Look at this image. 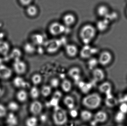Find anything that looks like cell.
Returning <instances> with one entry per match:
<instances>
[{
  "label": "cell",
  "instance_id": "obj_42",
  "mask_svg": "<svg viewBox=\"0 0 127 126\" xmlns=\"http://www.w3.org/2000/svg\"><path fill=\"white\" fill-rule=\"evenodd\" d=\"M33 0H18L21 5L24 6H28L31 4Z\"/></svg>",
  "mask_w": 127,
  "mask_h": 126
},
{
  "label": "cell",
  "instance_id": "obj_31",
  "mask_svg": "<svg viewBox=\"0 0 127 126\" xmlns=\"http://www.w3.org/2000/svg\"><path fill=\"white\" fill-rule=\"evenodd\" d=\"M25 124L26 126H37L38 118L35 116L29 117L26 119Z\"/></svg>",
  "mask_w": 127,
  "mask_h": 126
},
{
  "label": "cell",
  "instance_id": "obj_10",
  "mask_svg": "<svg viewBox=\"0 0 127 126\" xmlns=\"http://www.w3.org/2000/svg\"><path fill=\"white\" fill-rule=\"evenodd\" d=\"M95 49L89 46V44H86L84 46L80 52V55L82 58L84 59H89L92 57L95 51Z\"/></svg>",
  "mask_w": 127,
  "mask_h": 126
},
{
  "label": "cell",
  "instance_id": "obj_25",
  "mask_svg": "<svg viewBox=\"0 0 127 126\" xmlns=\"http://www.w3.org/2000/svg\"><path fill=\"white\" fill-rule=\"evenodd\" d=\"M36 46L30 42L25 43L24 46V50L25 52L28 54H32L36 51Z\"/></svg>",
  "mask_w": 127,
  "mask_h": 126
},
{
  "label": "cell",
  "instance_id": "obj_17",
  "mask_svg": "<svg viewBox=\"0 0 127 126\" xmlns=\"http://www.w3.org/2000/svg\"><path fill=\"white\" fill-rule=\"evenodd\" d=\"M111 10L109 7L105 4H101L98 6L96 10V12L101 18H106Z\"/></svg>",
  "mask_w": 127,
  "mask_h": 126
},
{
  "label": "cell",
  "instance_id": "obj_7",
  "mask_svg": "<svg viewBox=\"0 0 127 126\" xmlns=\"http://www.w3.org/2000/svg\"><path fill=\"white\" fill-rule=\"evenodd\" d=\"M13 68L16 74L21 75L26 72L27 70V66L24 61L20 59L14 61Z\"/></svg>",
  "mask_w": 127,
  "mask_h": 126
},
{
  "label": "cell",
  "instance_id": "obj_38",
  "mask_svg": "<svg viewBox=\"0 0 127 126\" xmlns=\"http://www.w3.org/2000/svg\"><path fill=\"white\" fill-rule=\"evenodd\" d=\"M8 108L12 111H16L19 109V106L15 101H11L8 104Z\"/></svg>",
  "mask_w": 127,
  "mask_h": 126
},
{
  "label": "cell",
  "instance_id": "obj_32",
  "mask_svg": "<svg viewBox=\"0 0 127 126\" xmlns=\"http://www.w3.org/2000/svg\"><path fill=\"white\" fill-rule=\"evenodd\" d=\"M98 64L99 63L97 58L92 57L89 58L87 65L89 69L91 70H93L95 68H97Z\"/></svg>",
  "mask_w": 127,
  "mask_h": 126
},
{
  "label": "cell",
  "instance_id": "obj_28",
  "mask_svg": "<svg viewBox=\"0 0 127 126\" xmlns=\"http://www.w3.org/2000/svg\"><path fill=\"white\" fill-rule=\"evenodd\" d=\"M28 97L27 92L24 90H19L16 94L17 100L21 102H25L27 100Z\"/></svg>",
  "mask_w": 127,
  "mask_h": 126
},
{
  "label": "cell",
  "instance_id": "obj_36",
  "mask_svg": "<svg viewBox=\"0 0 127 126\" xmlns=\"http://www.w3.org/2000/svg\"><path fill=\"white\" fill-rule=\"evenodd\" d=\"M119 18V14L116 11H110L108 16L106 17L107 19L110 22H113L118 20Z\"/></svg>",
  "mask_w": 127,
  "mask_h": 126
},
{
  "label": "cell",
  "instance_id": "obj_1",
  "mask_svg": "<svg viewBox=\"0 0 127 126\" xmlns=\"http://www.w3.org/2000/svg\"><path fill=\"white\" fill-rule=\"evenodd\" d=\"M97 31L95 26L91 24H85L81 27L79 33L81 41L85 45L89 44L96 37Z\"/></svg>",
  "mask_w": 127,
  "mask_h": 126
},
{
  "label": "cell",
  "instance_id": "obj_48",
  "mask_svg": "<svg viewBox=\"0 0 127 126\" xmlns=\"http://www.w3.org/2000/svg\"><path fill=\"white\" fill-rule=\"evenodd\" d=\"M0 41H1V40L0 38Z\"/></svg>",
  "mask_w": 127,
  "mask_h": 126
},
{
  "label": "cell",
  "instance_id": "obj_8",
  "mask_svg": "<svg viewBox=\"0 0 127 126\" xmlns=\"http://www.w3.org/2000/svg\"><path fill=\"white\" fill-rule=\"evenodd\" d=\"M42 109L43 106L42 104L38 101H34L30 105V112L33 116H36L40 115L42 111Z\"/></svg>",
  "mask_w": 127,
  "mask_h": 126
},
{
  "label": "cell",
  "instance_id": "obj_14",
  "mask_svg": "<svg viewBox=\"0 0 127 126\" xmlns=\"http://www.w3.org/2000/svg\"><path fill=\"white\" fill-rule=\"evenodd\" d=\"M65 51L68 57L74 58L76 57L78 53V48L73 44H67L65 47Z\"/></svg>",
  "mask_w": 127,
  "mask_h": 126
},
{
  "label": "cell",
  "instance_id": "obj_4",
  "mask_svg": "<svg viewBox=\"0 0 127 126\" xmlns=\"http://www.w3.org/2000/svg\"><path fill=\"white\" fill-rule=\"evenodd\" d=\"M97 59L99 64L102 66L106 67L112 63L114 57L110 51L104 50L100 53Z\"/></svg>",
  "mask_w": 127,
  "mask_h": 126
},
{
  "label": "cell",
  "instance_id": "obj_3",
  "mask_svg": "<svg viewBox=\"0 0 127 126\" xmlns=\"http://www.w3.org/2000/svg\"><path fill=\"white\" fill-rule=\"evenodd\" d=\"M52 117L54 124L58 126H63L68 121L66 112L58 106L55 107Z\"/></svg>",
  "mask_w": 127,
  "mask_h": 126
},
{
  "label": "cell",
  "instance_id": "obj_6",
  "mask_svg": "<svg viewBox=\"0 0 127 126\" xmlns=\"http://www.w3.org/2000/svg\"><path fill=\"white\" fill-rule=\"evenodd\" d=\"M66 26L59 22H53L49 26L48 30L51 35L54 36H58L65 33Z\"/></svg>",
  "mask_w": 127,
  "mask_h": 126
},
{
  "label": "cell",
  "instance_id": "obj_9",
  "mask_svg": "<svg viewBox=\"0 0 127 126\" xmlns=\"http://www.w3.org/2000/svg\"><path fill=\"white\" fill-rule=\"evenodd\" d=\"M110 24L111 23L106 18H101L97 21L95 27L97 31L104 32L109 29Z\"/></svg>",
  "mask_w": 127,
  "mask_h": 126
},
{
  "label": "cell",
  "instance_id": "obj_19",
  "mask_svg": "<svg viewBox=\"0 0 127 126\" xmlns=\"http://www.w3.org/2000/svg\"><path fill=\"white\" fill-rule=\"evenodd\" d=\"M32 43L35 46H41L44 45L45 41L42 35L39 33H35L31 36Z\"/></svg>",
  "mask_w": 127,
  "mask_h": 126
},
{
  "label": "cell",
  "instance_id": "obj_29",
  "mask_svg": "<svg viewBox=\"0 0 127 126\" xmlns=\"http://www.w3.org/2000/svg\"><path fill=\"white\" fill-rule=\"evenodd\" d=\"M61 87L64 91L68 92L70 91L72 88V84L70 81L67 79L64 80L61 84Z\"/></svg>",
  "mask_w": 127,
  "mask_h": 126
},
{
  "label": "cell",
  "instance_id": "obj_41",
  "mask_svg": "<svg viewBox=\"0 0 127 126\" xmlns=\"http://www.w3.org/2000/svg\"><path fill=\"white\" fill-rule=\"evenodd\" d=\"M119 111L124 114L127 113V103H121L119 106Z\"/></svg>",
  "mask_w": 127,
  "mask_h": 126
},
{
  "label": "cell",
  "instance_id": "obj_40",
  "mask_svg": "<svg viewBox=\"0 0 127 126\" xmlns=\"http://www.w3.org/2000/svg\"><path fill=\"white\" fill-rule=\"evenodd\" d=\"M7 114L6 108L4 105L0 104V118L5 117Z\"/></svg>",
  "mask_w": 127,
  "mask_h": 126
},
{
  "label": "cell",
  "instance_id": "obj_27",
  "mask_svg": "<svg viewBox=\"0 0 127 126\" xmlns=\"http://www.w3.org/2000/svg\"><path fill=\"white\" fill-rule=\"evenodd\" d=\"M26 12L30 17H35L38 14V9L36 6L31 4L27 7Z\"/></svg>",
  "mask_w": 127,
  "mask_h": 126
},
{
  "label": "cell",
  "instance_id": "obj_35",
  "mask_svg": "<svg viewBox=\"0 0 127 126\" xmlns=\"http://www.w3.org/2000/svg\"><path fill=\"white\" fill-rule=\"evenodd\" d=\"M126 114L122 113L121 112L119 111L115 115V121L119 124H121L123 123L125 119Z\"/></svg>",
  "mask_w": 127,
  "mask_h": 126
},
{
  "label": "cell",
  "instance_id": "obj_47",
  "mask_svg": "<svg viewBox=\"0 0 127 126\" xmlns=\"http://www.w3.org/2000/svg\"><path fill=\"white\" fill-rule=\"evenodd\" d=\"M1 92V89L0 88V92Z\"/></svg>",
  "mask_w": 127,
  "mask_h": 126
},
{
  "label": "cell",
  "instance_id": "obj_13",
  "mask_svg": "<svg viewBox=\"0 0 127 126\" xmlns=\"http://www.w3.org/2000/svg\"><path fill=\"white\" fill-rule=\"evenodd\" d=\"M108 115L106 112L103 111H98L94 116V120L95 123H103L107 121Z\"/></svg>",
  "mask_w": 127,
  "mask_h": 126
},
{
  "label": "cell",
  "instance_id": "obj_46",
  "mask_svg": "<svg viewBox=\"0 0 127 126\" xmlns=\"http://www.w3.org/2000/svg\"><path fill=\"white\" fill-rule=\"evenodd\" d=\"M126 15H127V10H126Z\"/></svg>",
  "mask_w": 127,
  "mask_h": 126
},
{
  "label": "cell",
  "instance_id": "obj_12",
  "mask_svg": "<svg viewBox=\"0 0 127 126\" xmlns=\"http://www.w3.org/2000/svg\"><path fill=\"white\" fill-rule=\"evenodd\" d=\"M12 74V69L3 64L0 65V78L7 80L11 77Z\"/></svg>",
  "mask_w": 127,
  "mask_h": 126
},
{
  "label": "cell",
  "instance_id": "obj_30",
  "mask_svg": "<svg viewBox=\"0 0 127 126\" xmlns=\"http://www.w3.org/2000/svg\"><path fill=\"white\" fill-rule=\"evenodd\" d=\"M81 118L84 121H90L93 117L92 113L89 110H84L82 111L80 113Z\"/></svg>",
  "mask_w": 127,
  "mask_h": 126
},
{
  "label": "cell",
  "instance_id": "obj_37",
  "mask_svg": "<svg viewBox=\"0 0 127 126\" xmlns=\"http://www.w3.org/2000/svg\"><path fill=\"white\" fill-rule=\"evenodd\" d=\"M42 77L39 74H35L32 76L31 81L34 85H38L40 84L42 81Z\"/></svg>",
  "mask_w": 127,
  "mask_h": 126
},
{
  "label": "cell",
  "instance_id": "obj_26",
  "mask_svg": "<svg viewBox=\"0 0 127 126\" xmlns=\"http://www.w3.org/2000/svg\"><path fill=\"white\" fill-rule=\"evenodd\" d=\"M65 106L70 110L75 107V100L72 96L67 95L64 97L63 100Z\"/></svg>",
  "mask_w": 127,
  "mask_h": 126
},
{
  "label": "cell",
  "instance_id": "obj_33",
  "mask_svg": "<svg viewBox=\"0 0 127 126\" xmlns=\"http://www.w3.org/2000/svg\"><path fill=\"white\" fill-rule=\"evenodd\" d=\"M52 92V88L50 86L45 85L42 87L40 93L44 97L49 96Z\"/></svg>",
  "mask_w": 127,
  "mask_h": 126
},
{
  "label": "cell",
  "instance_id": "obj_20",
  "mask_svg": "<svg viewBox=\"0 0 127 126\" xmlns=\"http://www.w3.org/2000/svg\"><path fill=\"white\" fill-rule=\"evenodd\" d=\"M81 74L80 70L77 67H72L69 70V75L75 82H78L80 79Z\"/></svg>",
  "mask_w": 127,
  "mask_h": 126
},
{
  "label": "cell",
  "instance_id": "obj_43",
  "mask_svg": "<svg viewBox=\"0 0 127 126\" xmlns=\"http://www.w3.org/2000/svg\"><path fill=\"white\" fill-rule=\"evenodd\" d=\"M70 115L72 117H75L77 115L78 113L77 111L74 108L70 109Z\"/></svg>",
  "mask_w": 127,
  "mask_h": 126
},
{
  "label": "cell",
  "instance_id": "obj_39",
  "mask_svg": "<svg viewBox=\"0 0 127 126\" xmlns=\"http://www.w3.org/2000/svg\"><path fill=\"white\" fill-rule=\"evenodd\" d=\"M60 82L58 78H52L50 81V86L51 88H57L59 86Z\"/></svg>",
  "mask_w": 127,
  "mask_h": 126
},
{
  "label": "cell",
  "instance_id": "obj_11",
  "mask_svg": "<svg viewBox=\"0 0 127 126\" xmlns=\"http://www.w3.org/2000/svg\"><path fill=\"white\" fill-rule=\"evenodd\" d=\"M92 76L95 82H101L105 78L106 74L103 70L97 67L92 70Z\"/></svg>",
  "mask_w": 127,
  "mask_h": 126
},
{
  "label": "cell",
  "instance_id": "obj_24",
  "mask_svg": "<svg viewBox=\"0 0 127 126\" xmlns=\"http://www.w3.org/2000/svg\"><path fill=\"white\" fill-rule=\"evenodd\" d=\"M6 122L9 126H16L18 123V120L15 114L10 112L7 116Z\"/></svg>",
  "mask_w": 127,
  "mask_h": 126
},
{
  "label": "cell",
  "instance_id": "obj_51",
  "mask_svg": "<svg viewBox=\"0 0 127 126\" xmlns=\"http://www.w3.org/2000/svg\"></svg>",
  "mask_w": 127,
  "mask_h": 126
},
{
  "label": "cell",
  "instance_id": "obj_22",
  "mask_svg": "<svg viewBox=\"0 0 127 126\" xmlns=\"http://www.w3.org/2000/svg\"><path fill=\"white\" fill-rule=\"evenodd\" d=\"M13 84L17 88H26L29 86L28 83L20 76H18L14 78Z\"/></svg>",
  "mask_w": 127,
  "mask_h": 126
},
{
  "label": "cell",
  "instance_id": "obj_50",
  "mask_svg": "<svg viewBox=\"0 0 127 126\" xmlns=\"http://www.w3.org/2000/svg\"></svg>",
  "mask_w": 127,
  "mask_h": 126
},
{
  "label": "cell",
  "instance_id": "obj_45",
  "mask_svg": "<svg viewBox=\"0 0 127 126\" xmlns=\"http://www.w3.org/2000/svg\"><path fill=\"white\" fill-rule=\"evenodd\" d=\"M2 62H3V60H2V58H1L0 55V65L2 64Z\"/></svg>",
  "mask_w": 127,
  "mask_h": 126
},
{
  "label": "cell",
  "instance_id": "obj_2",
  "mask_svg": "<svg viewBox=\"0 0 127 126\" xmlns=\"http://www.w3.org/2000/svg\"><path fill=\"white\" fill-rule=\"evenodd\" d=\"M102 98L97 93H93L85 96L82 100L83 105L88 109H95L100 106Z\"/></svg>",
  "mask_w": 127,
  "mask_h": 126
},
{
  "label": "cell",
  "instance_id": "obj_49",
  "mask_svg": "<svg viewBox=\"0 0 127 126\" xmlns=\"http://www.w3.org/2000/svg\"></svg>",
  "mask_w": 127,
  "mask_h": 126
},
{
  "label": "cell",
  "instance_id": "obj_18",
  "mask_svg": "<svg viewBox=\"0 0 127 126\" xmlns=\"http://www.w3.org/2000/svg\"><path fill=\"white\" fill-rule=\"evenodd\" d=\"M76 18L73 14L68 13L64 16L63 21L64 24L66 27H69L74 24L76 21Z\"/></svg>",
  "mask_w": 127,
  "mask_h": 126
},
{
  "label": "cell",
  "instance_id": "obj_21",
  "mask_svg": "<svg viewBox=\"0 0 127 126\" xmlns=\"http://www.w3.org/2000/svg\"><path fill=\"white\" fill-rule=\"evenodd\" d=\"M118 103V99L114 97L112 93L106 95L105 100V103L107 107L113 108L117 106Z\"/></svg>",
  "mask_w": 127,
  "mask_h": 126
},
{
  "label": "cell",
  "instance_id": "obj_15",
  "mask_svg": "<svg viewBox=\"0 0 127 126\" xmlns=\"http://www.w3.org/2000/svg\"><path fill=\"white\" fill-rule=\"evenodd\" d=\"M10 51L9 43L3 40L0 41V55L6 56L9 55Z\"/></svg>",
  "mask_w": 127,
  "mask_h": 126
},
{
  "label": "cell",
  "instance_id": "obj_16",
  "mask_svg": "<svg viewBox=\"0 0 127 126\" xmlns=\"http://www.w3.org/2000/svg\"><path fill=\"white\" fill-rule=\"evenodd\" d=\"M112 84L109 81L103 82L98 87L99 91L106 95L112 93Z\"/></svg>",
  "mask_w": 127,
  "mask_h": 126
},
{
  "label": "cell",
  "instance_id": "obj_34",
  "mask_svg": "<svg viewBox=\"0 0 127 126\" xmlns=\"http://www.w3.org/2000/svg\"><path fill=\"white\" fill-rule=\"evenodd\" d=\"M40 91L39 89L35 86L32 87L31 89L30 95L31 97L33 99L38 98L40 95Z\"/></svg>",
  "mask_w": 127,
  "mask_h": 126
},
{
  "label": "cell",
  "instance_id": "obj_5",
  "mask_svg": "<svg viewBox=\"0 0 127 126\" xmlns=\"http://www.w3.org/2000/svg\"><path fill=\"white\" fill-rule=\"evenodd\" d=\"M62 44L61 41L55 39L45 41L44 44L45 50L50 54H53L58 52L61 47Z\"/></svg>",
  "mask_w": 127,
  "mask_h": 126
},
{
  "label": "cell",
  "instance_id": "obj_23",
  "mask_svg": "<svg viewBox=\"0 0 127 126\" xmlns=\"http://www.w3.org/2000/svg\"><path fill=\"white\" fill-rule=\"evenodd\" d=\"M22 52L20 49L15 48L10 50L9 55V58L14 61L21 59L22 56Z\"/></svg>",
  "mask_w": 127,
  "mask_h": 126
},
{
  "label": "cell",
  "instance_id": "obj_44",
  "mask_svg": "<svg viewBox=\"0 0 127 126\" xmlns=\"http://www.w3.org/2000/svg\"><path fill=\"white\" fill-rule=\"evenodd\" d=\"M53 98L57 99V100H59L62 97V94L60 92L57 91L54 94Z\"/></svg>",
  "mask_w": 127,
  "mask_h": 126
}]
</instances>
